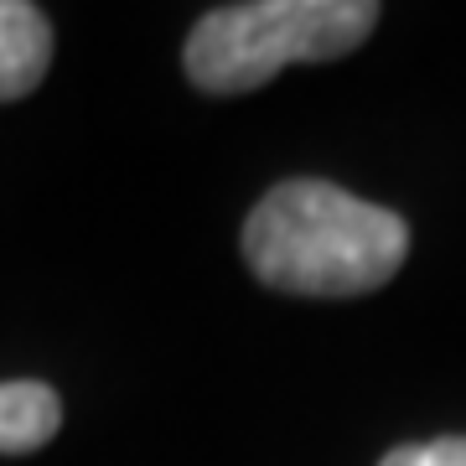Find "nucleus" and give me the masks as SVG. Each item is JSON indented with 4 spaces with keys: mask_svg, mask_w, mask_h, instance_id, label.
<instances>
[{
    "mask_svg": "<svg viewBox=\"0 0 466 466\" xmlns=\"http://www.w3.org/2000/svg\"><path fill=\"white\" fill-rule=\"evenodd\" d=\"M410 254L400 213L332 182L300 177L259 198L244 223V259L259 285L285 296H368Z\"/></svg>",
    "mask_w": 466,
    "mask_h": 466,
    "instance_id": "obj_1",
    "label": "nucleus"
},
{
    "mask_svg": "<svg viewBox=\"0 0 466 466\" xmlns=\"http://www.w3.org/2000/svg\"><path fill=\"white\" fill-rule=\"evenodd\" d=\"M379 26L373 0H244L218 5L187 36V78L202 94H249L290 63L342 57Z\"/></svg>",
    "mask_w": 466,
    "mask_h": 466,
    "instance_id": "obj_2",
    "label": "nucleus"
},
{
    "mask_svg": "<svg viewBox=\"0 0 466 466\" xmlns=\"http://www.w3.org/2000/svg\"><path fill=\"white\" fill-rule=\"evenodd\" d=\"M52 63V21L26 0H0V99H21Z\"/></svg>",
    "mask_w": 466,
    "mask_h": 466,
    "instance_id": "obj_3",
    "label": "nucleus"
},
{
    "mask_svg": "<svg viewBox=\"0 0 466 466\" xmlns=\"http://www.w3.org/2000/svg\"><path fill=\"white\" fill-rule=\"evenodd\" d=\"M57 425H63V400L47 383L36 379L0 383V451L5 456H26V451L47 446Z\"/></svg>",
    "mask_w": 466,
    "mask_h": 466,
    "instance_id": "obj_4",
    "label": "nucleus"
},
{
    "mask_svg": "<svg viewBox=\"0 0 466 466\" xmlns=\"http://www.w3.org/2000/svg\"><path fill=\"white\" fill-rule=\"evenodd\" d=\"M379 466H466V435L425 441V446H400V451H389Z\"/></svg>",
    "mask_w": 466,
    "mask_h": 466,
    "instance_id": "obj_5",
    "label": "nucleus"
}]
</instances>
